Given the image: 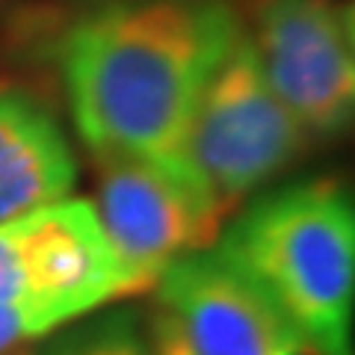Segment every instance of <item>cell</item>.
<instances>
[{"label":"cell","instance_id":"11","mask_svg":"<svg viewBox=\"0 0 355 355\" xmlns=\"http://www.w3.org/2000/svg\"><path fill=\"white\" fill-rule=\"evenodd\" d=\"M42 335H51V329L36 320L33 314L12 305H0V355L18 349L21 343L36 340Z\"/></svg>","mask_w":355,"mask_h":355},{"label":"cell","instance_id":"5","mask_svg":"<svg viewBox=\"0 0 355 355\" xmlns=\"http://www.w3.org/2000/svg\"><path fill=\"white\" fill-rule=\"evenodd\" d=\"M121 299L128 287L89 198L69 196L0 225V305L57 331Z\"/></svg>","mask_w":355,"mask_h":355},{"label":"cell","instance_id":"6","mask_svg":"<svg viewBox=\"0 0 355 355\" xmlns=\"http://www.w3.org/2000/svg\"><path fill=\"white\" fill-rule=\"evenodd\" d=\"M249 39L266 80L311 139L340 137L352 125L355 24L349 0H252Z\"/></svg>","mask_w":355,"mask_h":355},{"label":"cell","instance_id":"1","mask_svg":"<svg viewBox=\"0 0 355 355\" xmlns=\"http://www.w3.org/2000/svg\"><path fill=\"white\" fill-rule=\"evenodd\" d=\"M243 30L231 0H110L77 18L60 71L89 154L187 157L198 98Z\"/></svg>","mask_w":355,"mask_h":355},{"label":"cell","instance_id":"4","mask_svg":"<svg viewBox=\"0 0 355 355\" xmlns=\"http://www.w3.org/2000/svg\"><path fill=\"white\" fill-rule=\"evenodd\" d=\"M308 142V130L275 95L243 30L198 98L187 133V160L228 214V207L302 157Z\"/></svg>","mask_w":355,"mask_h":355},{"label":"cell","instance_id":"9","mask_svg":"<svg viewBox=\"0 0 355 355\" xmlns=\"http://www.w3.org/2000/svg\"><path fill=\"white\" fill-rule=\"evenodd\" d=\"M57 331L44 355H151L146 326L128 308L80 317Z\"/></svg>","mask_w":355,"mask_h":355},{"label":"cell","instance_id":"2","mask_svg":"<svg viewBox=\"0 0 355 355\" xmlns=\"http://www.w3.org/2000/svg\"><path fill=\"white\" fill-rule=\"evenodd\" d=\"M214 249L282 308L317 355H352L355 207L338 178L258 196L222 225Z\"/></svg>","mask_w":355,"mask_h":355},{"label":"cell","instance_id":"7","mask_svg":"<svg viewBox=\"0 0 355 355\" xmlns=\"http://www.w3.org/2000/svg\"><path fill=\"white\" fill-rule=\"evenodd\" d=\"M198 355H302L305 340L282 308L210 246L175 261L157 284Z\"/></svg>","mask_w":355,"mask_h":355},{"label":"cell","instance_id":"3","mask_svg":"<svg viewBox=\"0 0 355 355\" xmlns=\"http://www.w3.org/2000/svg\"><path fill=\"white\" fill-rule=\"evenodd\" d=\"M95 216L128 296L154 291L175 261L210 249L225 207L187 157L95 151Z\"/></svg>","mask_w":355,"mask_h":355},{"label":"cell","instance_id":"10","mask_svg":"<svg viewBox=\"0 0 355 355\" xmlns=\"http://www.w3.org/2000/svg\"><path fill=\"white\" fill-rule=\"evenodd\" d=\"M146 338H148L151 355H198L190 338H187L184 326L178 323V317L163 305L154 308V314L146 326Z\"/></svg>","mask_w":355,"mask_h":355},{"label":"cell","instance_id":"8","mask_svg":"<svg viewBox=\"0 0 355 355\" xmlns=\"http://www.w3.org/2000/svg\"><path fill=\"white\" fill-rule=\"evenodd\" d=\"M80 163L57 113L24 89L0 92V225L74 196Z\"/></svg>","mask_w":355,"mask_h":355}]
</instances>
